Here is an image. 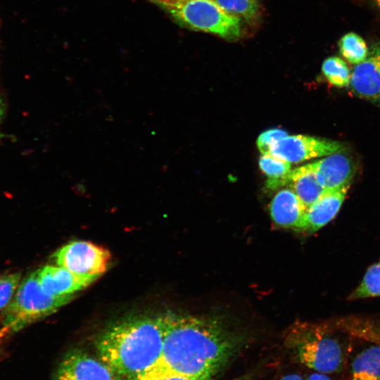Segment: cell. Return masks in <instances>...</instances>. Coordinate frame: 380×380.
Instances as JSON below:
<instances>
[{"label":"cell","mask_w":380,"mask_h":380,"mask_svg":"<svg viewBox=\"0 0 380 380\" xmlns=\"http://www.w3.org/2000/svg\"><path fill=\"white\" fill-rule=\"evenodd\" d=\"M350 84L357 96L380 101V51L355 67Z\"/></svg>","instance_id":"5bb4252c"},{"label":"cell","mask_w":380,"mask_h":380,"mask_svg":"<svg viewBox=\"0 0 380 380\" xmlns=\"http://www.w3.org/2000/svg\"><path fill=\"white\" fill-rule=\"evenodd\" d=\"M11 332L9 327L3 326L0 328V345L1 341H3L4 338L9 333Z\"/></svg>","instance_id":"d4e9b609"},{"label":"cell","mask_w":380,"mask_h":380,"mask_svg":"<svg viewBox=\"0 0 380 380\" xmlns=\"http://www.w3.org/2000/svg\"><path fill=\"white\" fill-rule=\"evenodd\" d=\"M56 265L82 277L97 279L108 270L111 260L108 250L89 241H75L53 255Z\"/></svg>","instance_id":"8992f818"},{"label":"cell","mask_w":380,"mask_h":380,"mask_svg":"<svg viewBox=\"0 0 380 380\" xmlns=\"http://www.w3.org/2000/svg\"><path fill=\"white\" fill-rule=\"evenodd\" d=\"M284 186L291 188L307 208L317 201L326 191L311 163L291 170L280 179L266 182V186L273 190Z\"/></svg>","instance_id":"9c48e42d"},{"label":"cell","mask_w":380,"mask_h":380,"mask_svg":"<svg viewBox=\"0 0 380 380\" xmlns=\"http://www.w3.org/2000/svg\"><path fill=\"white\" fill-rule=\"evenodd\" d=\"M150 1L182 26L228 40L241 35V19L227 13L215 0Z\"/></svg>","instance_id":"3957f363"},{"label":"cell","mask_w":380,"mask_h":380,"mask_svg":"<svg viewBox=\"0 0 380 380\" xmlns=\"http://www.w3.org/2000/svg\"><path fill=\"white\" fill-rule=\"evenodd\" d=\"M380 296V262L370 266L349 300Z\"/></svg>","instance_id":"e0dca14e"},{"label":"cell","mask_w":380,"mask_h":380,"mask_svg":"<svg viewBox=\"0 0 380 380\" xmlns=\"http://www.w3.org/2000/svg\"><path fill=\"white\" fill-rule=\"evenodd\" d=\"M341 332L336 321L303 327L290 346L305 366L322 374L339 372L343 361Z\"/></svg>","instance_id":"277c9868"},{"label":"cell","mask_w":380,"mask_h":380,"mask_svg":"<svg viewBox=\"0 0 380 380\" xmlns=\"http://www.w3.org/2000/svg\"><path fill=\"white\" fill-rule=\"evenodd\" d=\"M43 290L54 297L74 296L96 279L77 276L58 265H45L36 271Z\"/></svg>","instance_id":"30bf717a"},{"label":"cell","mask_w":380,"mask_h":380,"mask_svg":"<svg viewBox=\"0 0 380 380\" xmlns=\"http://www.w3.org/2000/svg\"><path fill=\"white\" fill-rule=\"evenodd\" d=\"M262 172L267 180H277L284 177L291 171V163L279 159L271 154H262L258 161Z\"/></svg>","instance_id":"d6986e66"},{"label":"cell","mask_w":380,"mask_h":380,"mask_svg":"<svg viewBox=\"0 0 380 380\" xmlns=\"http://www.w3.org/2000/svg\"><path fill=\"white\" fill-rule=\"evenodd\" d=\"M374 1H375V4H376V6L380 9V0H374Z\"/></svg>","instance_id":"83f0119b"},{"label":"cell","mask_w":380,"mask_h":380,"mask_svg":"<svg viewBox=\"0 0 380 380\" xmlns=\"http://www.w3.org/2000/svg\"><path fill=\"white\" fill-rule=\"evenodd\" d=\"M163 343L161 315L127 317L108 327L96 343L99 358L117 380H130L160 360Z\"/></svg>","instance_id":"7a4b0ae2"},{"label":"cell","mask_w":380,"mask_h":380,"mask_svg":"<svg viewBox=\"0 0 380 380\" xmlns=\"http://www.w3.org/2000/svg\"><path fill=\"white\" fill-rule=\"evenodd\" d=\"M341 55L350 63L359 64L367 58L368 49L365 40L354 32L343 35L339 42Z\"/></svg>","instance_id":"9a60e30c"},{"label":"cell","mask_w":380,"mask_h":380,"mask_svg":"<svg viewBox=\"0 0 380 380\" xmlns=\"http://www.w3.org/2000/svg\"><path fill=\"white\" fill-rule=\"evenodd\" d=\"M350 186L326 190L317 201L307 208L303 230L315 232L333 220L338 213Z\"/></svg>","instance_id":"4fadbf2b"},{"label":"cell","mask_w":380,"mask_h":380,"mask_svg":"<svg viewBox=\"0 0 380 380\" xmlns=\"http://www.w3.org/2000/svg\"><path fill=\"white\" fill-rule=\"evenodd\" d=\"M52 380H117L113 371L100 359L81 350L65 355Z\"/></svg>","instance_id":"ba28073f"},{"label":"cell","mask_w":380,"mask_h":380,"mask_svg":"<svg viewBox=\"0 0 380 380\" xmlns=\"http://www.w3.org/2000/svg\"><path fill=\"white\" fill-rule=\"evenodd\" d=\"M210 376L189 377L163 372L156 367L130 380H211Z\"/></svg>","instance_id":"7402d4cb"},{"label":"cell","mask_w":380,"mask_h":380,"mask_svg":"<svg viewBox=\"0 0 380 380\" xmlns=\"http://www.w3.org/2000/svg\"><path fill=\"white\" fill-rule=\"evenodd\" d=\"M288 136L285 130L279 128L270 129L261 133L256 144L262 154H270V149L273 143Z\"/></svg>","instance_id":"44dd1931"},{"label":"cell","mask_w":380,"mask_h":380,"mask_svg":"<svg viewBox=\"0 0 380 380\" xmlns=\"http://www.w3.org/2000/svg\"><path fill=\"white\" fill-rule=\"evenodd\" d=\"M252 378V375L251 374H244L241 376H239V377H237V378H235L232 380H251Z\"/></svg>","instance_id":"4316f807"},{"label":"cell","mask_w":380,"mask_h":380,"mask_svg":"<svg viewBox=\"0 0 380 380\" xmlns=\"http://www.w3.org/2000/svg\"><path fill=\"white\" fill-rule=\"evenodd\" d=\"M73 189L80 193H84L85 191L84 185L82 183H78L73 186Z\"/></svg>","instance_id":"484cf974"},{"label":"cell","mask_w":380,"mask_h":380,"mask_svg":"<svg viewBox=\"0 0 380 380\" xmlns=\"http://www.w3.org/2000/svg\"><path fill=\"white\" fill-rule=\"evenodd\" d=\"M229 14L239 19L252 20L258 12V0H215Z\"/></svg>","instance_id":"ac0fdd59"},{"label":"cell","mask_w":380,"mask_h":380,"mask_svg":"<svg viewBox=\"0 0 380 380\" xmlns=\"http://www.w3.org/2000/svg\"><path fill=\"white\" fill-rule=\"evenodd\" d=\"M343 148L337 141L300 134L288 135L272 144L270 154L290 163H298L331 155L341 151Z\"/></svg>","instance_id":"52a82bcc"},{"label":"cell","mask_w":380,"mask_h":380,"mask_svg":"<svg viewBox=\"0 0 380 380\" xmlns=\"http://www.w3.org/2000/svg\"><path fill=\"white\" fill-rule=\"evenodd\" d=\"M308 380H331L327 375L322 373H313L310 374Z\"/></svg>","instance_id":"603a6c76"},{"label":"cell","mask_w":380,"mask_h":380,"mask_svg":"<svg viewBox=\"0 0 380 380\" xmlns=\"http://www.w3.org/2000/svg\"><path fill=\"white\" fill-rule=\"evenodd\" d=\"M307 207L291 188L279 190L270 204V216L275 224L303 230Z\"/></svg>","instance_id":"7c38bea8"},{"label":"cell","mask_w":380,"mask_h":380,"mask_svg":"<svg viewBox=\"0 0 380 380\" xmlns=\"http://www.w3.org/2000/svg\"><path fill=\"white\" fill-rule=\"evenodd\" d=\"M326 190L350 185L355 167L350 158L341 151L311 163Z\"/></svg>","instance_id":"8fae6325"},{"label":"cell","mask_w":380,"mask_h":380,"mask_svg":"<svg viewBox=\"0 0 380 380\" xmlns=\"http://www.w3.org/2000/svg\"><path fill=\"white\" fill-rule=\"evenodd\" d=\"M74 296L54 297L42 289L33 272L20 283L13 297L1 313L3 326L17 332L55 312Z\"/></svg>","instance_id":"5b68a950"},{"label":"cell","mask_w":380,"mask_h":380,"mask_svg":"<svg viewBox=\"0 0 380 380\" xmlns=\"http://www.w3.org/2000/svg\"><path fill=\"white\" fill-rule=\"evenodd\" d=\"M279 380H303V378L297 374H291L283 376Z\"/></svg>","instance_id":"cb8c5ba5"},{"label":"cell","mask_w":380,"mask_h":380,"mask_svg":"<svg viewBox=\"0 0 380 380\" xmlns=\"http://www.w3.org/2000/svg\"><path fill=\"white\" fill-rule=\"evenodd\" d=\"M162 355L154 367L189 377H213L237 353L241 338L217 319L165 312Z\"/></svg>","instance_id":"6da1fadb"},{"label":"cell","mask_w":380,"mask_h":380,"mask_svg":"<svg viewBox=\"0 0 380 380\" xmlns=\"http://www.w3.org/2000/svg\"><path fill=\"white\" fill-rule=\"evenodd\" d=\"M21 274L14 272L0 277V310L10 303L20 283Z\"/></svg>","instance_id":"ffe728a7"},{"label":"cell","mask_w":380,"mask_h":380,"mask_svg":"<svg viewBox=\"0 0 380 380\" xmlns=\"http://www.w3.org/2000/svg\"><path fill=\"white\" fill-rule=\"evenodd\" d=\"M322 70L331 84L339 88L350 84L351 77L350 70L341 58L331 56L326 58L322 63Z\"/></svg>","instance_id":"2e32d148"}]
</instances>
